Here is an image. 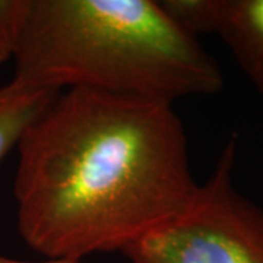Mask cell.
<instances>
[{"label": "cell", "mask_w": 263, "mask_h": 263, "mask_svg": "<svg viewBox=\"0 0 263 263\" xmlns=\"http://www.w3.org/2000/svg\"><path fill=\"white\" fill-rule=\"evenodd\" d=\"M16 146L18 230L48 259L123 252L199 189L183 123L165 101L63 89Z\"/></svg>", "instance_id": "6da1fadb"}, {"label": "cell", "mask_w": 263, "mask_h": 263, "mask_svg": "<svg viewBox=\"0 0 263 263\" xmlns=\"http://www.w3.org/2000/svg\"><path fill=\"white\" fill-rule=\"evenodd\" d=\"M19 84L173 103L218 92L219 66L158 0H29L15 53Z\"/></svg>", "instance_id": "7a4b0ae2"}, {"label": "cell", "mask_w": 263, "mask_h": 263, "mask_svg": "<svg viewBox=\"0 0 263 263\" xmlns=\"http://www.w3.org/2000/svg\"><path fill=\"white\" fill-rule=\"evenodd\" d=\"M235 149L231 138L189 206L122 253L132 263H263V209L235 190Z\"/></svg>", "instance_id": "3957f363"}, {"label": "cell", "mask_w": 263, "mask_h": 263, "mask_svg": "<svg viewBox=\"0 0 263 263\" xmlns=\"http://www.w3.org/2000/svg\"><path fill=\"white\" fill-rule=\"evenodd\" d=\"M215 34L263 94V0H221Z\"/></svg>", "instance_id": "277c9868"}, {"label": "cell", "mask_w": 263, "mask_h": 263, "mask_svg": "<svg viewBox=\"0 0 263 263\" xmlns=\"http://www.w3.org/2000/svg\"><path fill=\"white\" fill-rule=\"evenodd\" d=\"M59 92L27 86L13 79L0 86V161L18 145L27 127Z\"/></svg>", "instance_id": "5b68a950"}, {"label": "cell", "mask_w": 263, "mask_h": 263, "mask_svg": "<svg viewBox=\"0 0 263 263\" xmlns=\"http://www.w3.org/2000/svg\"><path fill=\"white\" fill-rule=\"evenodd\" d=\"M168 18L193 37L216 32L221 0H158Z\"/></svg>", "instance_id": "8992f818"}, {"label": "cell", "mask_w": 263, "mask_h": 263, "mask_svg": "<svg viewBox=\"0 0 263 263\" xmlns=\"http://www.w3.org/2000/svg\"><path fill=\"white\" fill-rule=\"evenodd\" d=\"M29 0H0V65L15 56Z\"/></svg>", "instance_id": "52a82bcc"}, {"label": "cell", "mask_w": 263, "mask_h": 263, "mask_svg": "<svg viewBox=\"0 0 263 263\" xmlns=\"http://www.w3.org/2000/svg\"><path fill=\"white\" fill-rule=\"evenodd\" d=\"M0 263H81V260H75V259H47L44 262H27V260L10 259V257L0 254Z\"/></svg>", "instance_id": "ba28073f"}]
</instances>
